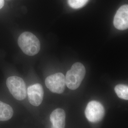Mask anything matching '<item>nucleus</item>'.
<instances>
[{
	"mask_svg": "<svg viewBox=\"0 0 128 128\" xmlns=\"http://www.w3.org/2000/svg\"><path fill=\"white\" fill-rule=\"evenodd\" d=\"M46 87L51 92L62 94L66 87V78L64 74L61 73H58L48 76L45 80Z\"/></svg>",
	"mask_w": 128,
	"mask_h": 128,
	"instance_id": "39448f33",
	"label": "nucleus"
},
{
	"mask_svg": "<svg viewBox=\"0 0 128 128\" xmlns=\"http://www.w3.org/2000/svg\"><path fill=\"white\" fill-rule=\"evenodd\" d=\"M86 73V69L82 64L79 62L74 64L65 77L66 86L71 90L76 89L81 84Z\"/></svg>",
	"mask_w": 128,
	"mask_h": 128,
	"instance_id": "f03ea898",
	"label": "nucleus"
},
{
	"mask_svg": "<svg viewBox=\"0 0 128 128\" xmlns=\"http://www.w3.org/2000/svg\"><path fill=\"white\" fill-rule=\"evenodd\" d=\"M105 114L104 106L99 102H90L85 110V115L87 120L91 122H97L103 118Z\"/></svg>",
	"mask_w": 128,
	"mask_h": 128,
	"instance_id": "20e7f679",
	"label": "nucleus"
},
{
	"mask_svg": "<svg viewBox=\"0 0 128 128\" xmlns=\"http://www.w3.org/2000/svg\"><path fill=\"white\" fill-rule=\"evenodd\" d=\"M114 90L120 98L128 100V86L122 84H118L115 87Z\"/></svg>",
	"mask_w": 128,
	"mask_h": 128,
	"instance_id": "9d476101",
	"label": "nucleus"
},
{
	"mask_svg": "<svg viewBox=\"0 0 128 128\" xmlns=\"http://www.w3.org/2000/svg\"><path fill=\"white\" fill-rule=\"evenodd\" d=\"M14 114L12 107L0 101V121H6L10 119Z\"/></svg>",
	"mask_w": 128,
	"mask_h": 128,
	"instance_id": "1a4fd4ad",
	"label": "nucleus"
},
{
	"mask_svg": "<svg viewBox=\"0 0 128 128\" xmlns=\"http://www.w3.org/2000/svg\"><path fill=\"white\" fill-rule=\"evenodd\" d=\"M18 43L23 53L28 56L36 55L40 49V44L38 39L30 32L22 33L18 37Z\"/></svg>",
	"mask_w": 128,
	"mask_h": 128,
	"instance_id": "f257e3e1",
	"label": "nucleus"
},
{
	"mask_svg": "<svg viewBox=\"0 0 128 128\" xmlns=\"http://www.w3.org/2000/svg\"><path fill=\"white\" fill-rule=\"evenodd\" d=\"M6 85L14 97L19 101L24 100L27 96L26 85L22 78L10 76L7 79Z\"/></svg>",
	"mask_w": 128,
	"mask_h": 128,
	"instance_id": "7ed1b4c3",
	"label": "nucleus"
},
{
	"mask_svg": "<svg viewBox=\"0 0 128 128\" xmlns=\"http://www.w3.org/2000/svg\"><path fill=\"white\" fill-rule=\"evenodd\" d=\"M115 27L123 30L128 28V5L121 6L117 10L114 20Z\"/></svg>",
	"mask_w": 128,
	"mask_h": 128,
	"instance_id": "0eeeda50",
	"label": "nucleus"
},
{
	"mask_svg": "<svg viewBox=\"0 0 128 128\" xmlns=\"http://www.w3.org/2000/svg\"><path fill=\"white\" fill-rule=\"evenodd\" d=\"M4 5V0H0V9H2Z\"/></svg>",
	"mask_w": 128,
	"mask_h": 128,
	"instance_id": "f8f14e48",
	"label": "nucleus"
},
{
	"mask_svg": "<svg viewBox=\"0 0 128 128\" xmlns=\"http://www.w3.org/2000/svg\"><path fill=\"white\" fill-rule=\"evenodd\" d=\"M88 0H68L69 6L73 9H79L87 4Z\"/></svg>",
	"mask_w": 128,
	"mask_h": 128,
	"instance_id": "9b49d317",
	"label": "nucleus"
},
{
	"mask_svg": "<svg viewBox=\"0 0 128 128\" xmlns=\"http://www.w3.org/2000/svg\"><path fill=\"white\" fill-rule=\"evenodd\" d=\"M50 120L52 124L51 128H64L66 113L64 110L60 108L54 110L51 114Z\"/></svg>",
	"mask_w": 128,
	"mask_h": 128,
	"instance_id": "6e6552de",
	"label": "nucleus"
},
{
	"mask_svg": "<svg viewBox=\"0 0 128 128\" xmlns=\"http://www.w3.org/2000/svg\"><path fill=\"white\" fill-rule=\"evenodd\" d=\"M28 99L30 102L33 106H38L41 104L43 99L44 91L40 84H35L28 87Z\"/></svg>",
	"mask_w": 128,
	"mask_h": 128,
	"instance_id": "423d86ee",
	"label": "nucleus"
}]
</instances>
